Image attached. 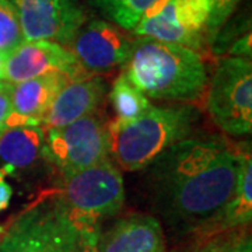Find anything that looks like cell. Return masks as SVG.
I'll use <instances>...</instances> for the list:
<instances>
[{"label":"cell","mask_w":252,"mask_h":252,"mask_svg":"<svg viewBox=\"0 0 252 252\" xmlns=\"http://www.w3.org/2000/svg\"><path fill=\"white\" fill-rule=\"evenodd\" d=\"M77 238H79V230L66 215L64 209L59 202V215L56 219L54 234L46 252H74Z\"/></svg>","instance_id":"cell-20"},{"label":"cell","mask_w":252,"mask_h":252,"mask_svg":"<svg viewBox=\"0 0 252 252\" xmlns=\"http://www.w3.org/2000/svg\"><path fill=\"white\" fill-rule=\"evenodd\" d=\"M16 9L24 41L67 45L86 23L79 0H9Z\"/></svg>","instance_id":"cell-8"},{"label":"cell","mask_w":252,"mask_h":252,"mask_svg":"<svg viewBox=\"0 0 252 252\" xmlns=\"http://www.w3.org/2000/svg\"><path fill=\"white\" fill-rule=\"evenodd\" d=\"M11 108V84L0 81V136L7 129V118Z\"/></svg>","instance_id":"cell-24"},{"label":"cell","mask_w":252,"mask_h":252,"mask_svg":"<svg viewBox=\"0 0 252 252\" xmlns=\"http://www.w3.org/2000/svg\"><path fill=\"white\" fill-rule=\"evenodd\" d=\"M59 215V202L32 206L11 224L0 252H46Z\"/></svg>","instance_id":"cell-14"},{"label":"cell","mask_w":252,"mask_h":252,"mask_svg":"<svg viewBox=\"0 0 252 252\" xmlns=\"http://www.w3.org/2000/svg\"><path fill=\"white\" fill-rule=\"evenodd\" d=\"M4 59L6 56L0 54V81H4Z\"/></svg>","instance_id":"cell-27"},{"label":"cell","mask_w":252,"mask_h":252,"mask_svg":"<svg viewBox=\"0 0 252 252\" xmlns=\"http://www.w3.org/2000/svg\"><path fill=\"white\" fill-rule=\"evenodd\" d=\"M44 146L42 126H11L0 136V158L13 170L27 168L44 156Z\"/></svg>","instance_id":"cell-15"},{"label":"cell","mask_w":252,"mask_h":252,"mask_svg":"<svg viewBox=\"0 0 252 252\" xmlns=\"http://www.w3.org/2000/svg\"><path fill=\"white\" fill-rule=\"evenodd\" d=\"M199 118L192 105L150 107L127 124H111V152L127 171H142L167 149L190 136Z\"/></svg>","instance_id":"cell-3"},{"label":"cell","mask_w":252,"mask_h":252,"mask_svg":"<svg viewBox=\"0 0 252 252\" xmlns=\"http://www.w3.org/2000/svg\"><path fill=\"white\" fill-rule=\"evenodd\" d=\"M240 165L238 184L233 199L224 207L212 231H228L251 223L252 219V158L251 152L237 154ZM210 231V233H212Z\"/></svg>","instance_id":"cell-16"},{"label":"cell","mask_w":252,"mask_h":252,"mask_svg":"<svg viewBox=\"0 0 252 252\" xmlns=\"http://www.w3.org/2000/svg\"><path fill=\"white\" fill-rule=\"evenodd\" d=\"M105 17L118 27L133 31L143 14L157 0H94Z\"/></svg>","instance_id":"cell-18"},{"label":"cell","mask_w":252,"mask_h":252,"mask_svg":"<svg viewBox=\"0 0 252 252\" xmlns=\"http://www.w3.org/2000/svg\"><path fill=\"white\" fill-rule=\"evenodd\" d=\"M79 230V238L76 243L74 252H98L97 240H98L99 227H81Z\"/></svg>","instance_id":"cell-23"},{"label":"cell","mask_w":252,"mask_h":252,"mask_svg":"<svg viewBox=\"0 0 252 252\" xmlns=\"http://www.w3.org/2000/svg\"><path fill=\"white\" fill-rule=\"evenodd\" d=\"M124 74L152 98L195 99L207 83L206 66L196 51L140 36L133 42Z\"/></svg>","instance_id":"cell-2"},{"label":"cell","mask_w":252,"mask_h":252,"mask_svg":"<svg viewBox=\"0 0 252 252\" xmlns=\"http://www.w3.org/2000/svg\"><path fill=\"white\" fill-rule=\"evenodd\" d=\"M207 111L223 132L244 136L252 129V66L240 56L223 58L207 94Z\"/></svg>","instance_id":"cell-5"},{"label":"cell","mask_w":252,"mask_h":252,"mask_svg":"<svg viewBox=\"0 0 252 252\" xmlns=\"http://www.w3.org/2000/svg\"><path fill=\"white\" fill-rule=\"evenodd\" d=\"M109 99L117 114V124H127L142 117L152 107L147 97L126 79L124 73L114 81Z\"/></svg>","instance_id":"cell-17"},{"label":"cell","mask_w":252,"mask_h":252,"mask_svg":"<svg viewBox=\"0 0 252 252\" xmlns=\"http://www.w3.org/2000/svg\"><path fill=\"white\" fill-rule=\"evenodd\" d=\"M212 0H157L133 30L140 38L198 51L206 41Z\"/></svg>","instance_id":"cell-7"},{"label":"cell","mask_w":252,"mask_h":252,"mask_svg":"<svg viewBox=\"0 0 252 252\" xmlns=\"http://www.w3.org/2000/svg\"><path fill=\"white\" fill-rule=\"evenodd\" d=\"M24 42L16 9L9 0H0V54L9 55Z\"/></svg>","instance_id":"cell-19"},{"label":"cell","mask_w":252,"mask_h":252,"mask_svg":"<svg viewBox=\"0 0 252 252\" xmlns=\"http://www.w3.org/2000/svg\"><path fill=\"white\" fill-rule=\"evenodd\" d=\"M199 252H252L251 237L245 233L219 235Z\"/></svg>","instance_id":"cell-22"},{"label":"cell","mask_w":252,"mask_h":252,"mask_svg":"<svg viewBox=\"0 0 252 252\" xmlns=\"http://www.w3.org/2000/svg\"><path fill=\"white\" fill-rule=\"evenodd\" d=\"M52 73L64 74L70 80L89 74L72 51L52 41H24L6 55L4 81L10 84Z\"/></svg>","instance_id":"cell-9"},{"label":"cell","mask_w":252,"mask_h":252,"mask_svg":"<svg viewBox=\"0 0 252 252\" xmlns=\"http://www.w3.org/2000/svg\"><path fill=\"white\" fill-rule=\"evenodd\" d=\"M230 54L240 58L251 56V32L245 34L241 38L235 39L233 45L230 46Z\"/></svg>","instance_id":"cell-26"},{"label":"cell","mask_w":252,"mask_h":252,"mask_svg":"<svg viewBox=\"0 0 252 252\" xmlns=\"http://www.w3.org/2000/svg\"><path fill=\"white\" fill-rule=\"evenodd\" d=\"M109 129L97 111L69 125L46 129L44 157L62 172L77 171L108 158Z\"/></svg>","instance_id":"cell-6"},{"label":"cell","mask_w":252,"mask_h":252,"mask_svg":"<svg viewBox=\"0 0 252 252\" xmlns=\"http://www.w3.org/2000/svg\"><path fill=\"white\" fill-rule=\"evenodd\" d=\"M241 1L243 0H212V9L206 26V41L209 44H213L217 34L224 28Z\"/></svg>","instance_id":"cell-21"},{"label":"cell","mask_w":252,"mask_h":252,"mask_svg":"<svg viewBox=\"0 0 252 252\" xmlns=\"http://www.w3.org/2000/svg\"><path fill=\"white\" fill-rule=\"evenodd\" d=\"M152 206L177 234L210 233L233 199L240 165L223 137L188 136L147 167Z\"/></svg>","instance_id":"cell-1"},{"label":"cell","mask_w":252,"mask_h":252,"mask_svg":"<svg viewBox=\"0 0 252 252\" xmlns=\"http://www.w3.org/2000/svg\"><path fill=\"white\" fill-rule=\"evenodd\" d=\"M175 252H177V251H175Z\"/></svg>","instance_id":"cell-28"},{"label":"cell","mask_w":252,"mask_h":252,"mask_svg":"<svg viewBox=\"0 0 252 252\" xmlns=\"http://www.w3.org/2000/svg\"><path fill=\"white\" fill-rule=\"evenodd\" d=\"M14 170L11 167H4L3 170H0V213L7 209L10 205V200H11V196H13V188L10 185L9 182H6V174L9 172H13ZM1 225H0V234H1Z\"/></svg>","instance_id":"cell-25"},{"label":"cell","mask_w":252,"mask_h":252,"mask_svg":"<svg viewBox=\"0 0 252 252\" xmlns=\"http://www.w3.org/2000/svg\"><path fill=\"white\" fill-rule=\"evenodd\" d=\"M62 175L59 202L77 228L99 227L101 220L118 215L125 203L122 174L109 158Z\"/></svg>","instance_id":"cell-4"},{"label":"cell","mask_w":252,"mask_h":252,"mask_svg":"<svg viewBox=\"0 0 252 252\" xmlns=\"http://www.w3.org/2000/svg\"><path fill=\"white\" fill-rule=\"evenodd\" d=\"M67 81H70L67 76L52 73L11 84L7 129L11 126H42L52 101Z\"/></svg>","instance_id":"cell-11"},{"label":"cell","mask_w":252,"mask_h":252,"mask_svg":"<svg viewBox=\"0 0 252 252\" xmlns=\"http://www.w3.org/2000/svg\"><path fill=\"white\" fill-rule=\"evenodd\" d=\"M133 42L121 27L93 20L81 26L70 44L72 54L87 72H108L127 62Z\"/></svg>","instance_id":"cell-10"},{"label":"cell","mask_w":252,"mask_h":252,"mask_svg":"<svg viewBox=\"0 0 252 252\" xmlns=\"http://www.w3.org/2000/svg\"><path fill=\"white\" fill-rule=\"evenodd\" d=\"M98 252H165L161 223L149 215L119 219L107 231H99Z\"/></svg>","instance_id":"cell-12"},{"label":"cell","mask_w":252,"mask_h":252,"mask_svg":"<svg viewBox=\"0 0 252 252\" xmlns=\"http://www.w3.org/2000/svg\"><path fill=\"white\" fill-rule=\"evenodd\" d=\"M105 94V83L90 73L67 81L56 94L45 114L42 125L46 129H56L69 125L80 118L97 111Z\"/></svg>","instance_id":"cell-13"}]
</instances>
